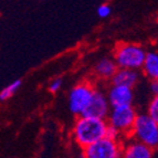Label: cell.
<instances>
[{"label":"cell","mask_w":158,"mask_h":158,"mask_svg":"<svg viewBox=\"0 0 158 158\" xmlns=\"http://www.w3.org/2000/svg\"><path fill=\"white\" fill-rule=\"evenodd\" d=\"M106 127L107 123L104 119L89 118L80 116L74 125V139L82 148H85L93 143L104 138Z\"/></svg>","instance_id":"1"},{"label":"cell","mask_w":158,"mask_h":158,"mask_svg":"<svg viewBox=\"0 0 158 158\" xmlns=\"http://www.w3.org/2000/svg\"><path fill=\"white\" fill-rule=\"evenodd\" d=\"M146 51L140 45L133 43H123L116 48L115 62L119 69L135 70L140 69L144 64Z\"/></svg>","instance_id":"2"},{"label":"cell","mask_w":158,"mask_h":158,"mask_svg":"<svg viewBox=\"0 0 158 158\" xmlns=\"http://www.w3.org/2000/svg\"><path fill=\"white\" fill-rule=\"evenodd\" d=\"M150 90H152V92L155 94V96H157V94H158V83H157V81L152 82V84H150Z\"/></svg>","instance_id":"18"},{"label":"cell","mask_w":158,"mask_h":158,"mask_svg":"<svg viewBox=\"0 0 158 158\" xmlns=\"http://www.w3.org/2000/svg\"><path fill=\"white\" fill-rule=\"evenodd\" d=\"M148 116L154 122L158 123V96H155L150 102L148 107Z\"/></svg>","instance_id":"14"},{"label":"cell","mask_w":158,"mask_h":158,"mask_svg":"<svg viewBox=\"0 0 158 158\" xmlns=\"http://www.w3.org/2000/svg\"><path fill=\"white\" fill-rule=\"evenodd\" d=\"M132 134L136 138V142L142 143L147 147H157L158 144V123L154 122L148 115H137L133 125Z\"/></svg>","instance_id":"3"},{"label":"cell","mask_w":158,"mask_h":158,"mask_svg":"<svg viewBox=\"0 0 158 158\" xmlns=\"http://www.w3.org/2000/svg\"><path fill=\"white\" fill-rule=\"evenodd\" d=\"M123 148L118 140L102 138L83 148L82 158H122Z\"/></svg>","instance_id":"4"},{"label":"cell","mask_w":158,"mask_h":158,"mask_svg":"<svg viewBox=\"0 0 158 158\" xmlns=\"http://www.w3.org/2000/svg\"><path fill=\"white\" fill-rule=\"evenodd\" d=\"M95 90L90 83H80L70 93L69 104L72 113L77 115H82L91 103Z\"/></svg>","instance_id":"6"},{"label":"cell","mask_w":158,"mask_h":158,"mask_svg":"<svg viewBox=\"0 0 158 158\" xmlns=\"http://www.w3.org/2000/svg\"><path fill=\"white\" fill-rule=\"evenodd\" d=\"M138 80V73L135 70H127V69H118L112 77V84L126 86L133 89Z\"/></svg>","instance_id":"9"},{"label":"cell","mask_w":158,"mask_h":158,"mask_svg":"<svg viewBox=\"0 0 158 158\" xmlns=\"http://www.w3.org/2000/svg\"><path fill=\"white\" fill-rule=\"evenodd\" d=\"M142 68H144V72L149 79L153 81H157L158 77V54L156 52L146 53L145 61Z\"/></svg>","instance_id":"12"},{"label":"cell","mask_w":158,"mask_h":158,"mask_svg":"<svg viewBox=\"0 0 158 158\" xmlns=\"http://www.w3.org/2000/svg\"><path fill=\"white\" fill-rule=\"evenodd\" d=\"M61 86H62V79L58 77V79L53 80V81H52V83H51L50 86H49V90H50V92L56 93V92H58V91L60 90Z\"/></svg>","instance_id":"17"},{"label":"cell","mask_w":158,"mask_h":158,"mask_svg":"<svg viewBox=\"0 0 158 158\" xmlns=\"http://www.w3.org/2000/svg\"><path fill=\"white\" fill-rule=\"evenodd\" d=\"M108 111H110V104L107 98L100 91H95L92 101L81 116L105 121V118L108 116Z\"/></svg>","instance_id":"7"},{"label":"cell","mask_w":158,"mask_h":158,"mask_svg":"<svg viewBox=\"0 0 158 158\" xmlns=\"http://www.w3.org/2000/svg\"><path fill=\"white\" fill-rule=\"evenodd\" d=\"M108 114V125L113 126L119 134L132 133L133 125L137 117L136 111L132 105L113 107Z\"/></svg>","instance_id":"5"},{"label":"cell","mask_w":158,"mask_h":158,"mask_svg":"<svg viewBox=\"0 0 158 158\" xmlns=\"http://www.w3.org/2000/svg\"><path fill=\"white\" fill-rule=\"evenodd\" d=\"M119 136H121V134H119V133L117 132L113 126H111V125L107 124L104 138H107V139H111V140H118Z\"/></svg>","instance_id":"15"},{"label":"cell","mask_w":158,"mask_h":158,"mask_svg":"<svg viewBox=\"0 0 158 158\" xmlns=\"http://www.w3.org/2000/svg\"><path fill=\"white\" fill-rule=\"evenodd\" d=\"M111 7L108 5H101L98 9V15L101 18H106L111 15Z\"/></svg>","instance_id":"16"},{"label":"cell","mask_w":158,"mask_h":158,"mask_svg":"<svg viewBox=\"0 0 158 158\" xmlns=\"http://www.w3.org/2000/svg\"><path fill=\"white\" fill-rule=\"evenodd\" d=\"M133 98H134L133 89L119 86V85H112L108 91L107 101L112 107H118V106L132 105Z\"/></svg>","instance_id":"8"},{"label":"cell","mask_w":158,"mask_h":158,"mask_svg":"<svg viewBox=\"0 0 158 158\" xmlns=\"http://www.w3.org/2000/svg\"><path fill=\"white\" fill-rule=\"evenodd\" d=\"M21 84H22V82L20 81V80H17V81L10 83L8 86L6 87V89H3V90L0 92V101H6V100H8V98H10L11 96L18 91L19 87L21 86Z\"/></svg>","instance_id":"13"},{"label":"cell","mask_w":158,"mask_h":158,"mask_svg":"<svg viewBox=\"0 0 158 158\" xmlns=\"http://www.w3.org/2000/svg\"><path fill=\"white\" fill-rule=\"evenodd\" d=\"M154 150L142 143L135 142L128 145L122 153V158H153Z\"/></svg>","instance_id":"10"},{"label":"cell","mask_w":158,"mask_h":158,"mask_svg":"<svg viewBox=\"0 0 158 158\" xmlns=\"http://www.w3.org/2000/svg\"><path fill=\"white\" fill-rule=\"evenodd\" d=\"M117 70L116 63L111 59H102L94 68L95 73L103 79H112Z\"/></svg>","instance_id":"11"}]
</instances>
